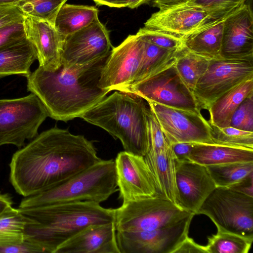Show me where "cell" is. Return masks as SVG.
<instances>
[{"instance_id":"4316f807","label":"cell","mask_w":253,"mask_h":253,"mask_svg":"<svg viewBox=\"0 0 253 253\" xmlns=\"http://www.w3.org/2000/svg\"><path fill=\"white\" fill-rule=\"evenodd\" d=\"M223 21L195 33L183 40L189 51L207 59H219Z\"/></svg>"},{"instance_id":"e0dca14e","label":"cell","mask_w":253,"mask_h":253,"mask_svg":"<svg viewBox=\"0 0 253 253\" xmlns=\"http://www.w3.org/2000/svg\"><path fill=\"white\" fill-rule=\"evenodd\" d=\"M175 168L176 205L185 211L197 214L216 186L206 166L187 160L175 161Z\"/></svg>"},{"instance_id":"7402d4cb","label":"cell","mask_w":253,"mask_h":253,"mask_svg":"<svg viewBox=\"0 0 253 253\" xmlns=\"http://www.w3.org/2000/svg\"><path fill=\"white\" fill-rule=\"evenodd\" d=\"M36 59V50L26 38L0 48V79L13 75L28 77Z\"/></svg>"},{"instance_id":"e575fe53","label":"cell","mask_w":253,"mask_h":253,"mask_svg":"<svg viewBox=\"0 0 253 253\" xmlns=\"http://www.w3.org/2000/svg\"><path fill=\"white\" fill-rule=\"evenodd\" d=\"M136 34L144 41L169 50L177 49L183 45V39L144 27L140 28Z\"/></svg>"},{"instance_id":"2e32d148","label":"cell","mask_w":253,"mask_h":253,"mask_svg":"<svg viewBox=\"0 0 253 253\" xmlns=\"http://www.w3.org/2000/svg\"><path fill=\"white\" fill-rule=\"evenodd\" d=\"M214 24L203 9L183 3L160 8L144 23V27L184 40Z\"/></svg>"},{"instance_id":"83f0119b","label":"cell","mask_w":253,"mask_h":253,"mask_svg":"<svg viewBox=\"0 0 253 253\" xmlns=\"http://www.w3.org/2000/svg\"><path fill=\"white\" fill-rule=\"evenodd\" d=\"M216 187H232L253 173V162H240L206 167Z\"/></svg>"},{"instance_id":"5b68a950","label":"cell","mask_w":253,"mask_h":253,"mask_svg":"<svg viewBox=\"0 0 253 253\" xmlns=\"http://www.w3.org/2000/svg\"><path fill=\"white\" fill-rule=\"evenodd\" d=\"M117 188L115 160H101L52 187L24 197L19 208L83 201L100 204L118 191Z\"/></svg>"},{"instance_id":"4dcf8cb0","label":"cell","mask_w":253,"mask_h":253,"mask_svg":"<svg viewBox=\"0 0 253 253\" xmlns=\"http://www.w3.org/2000/svg\"><path fill=\"white\" fill-rule=\"evenodd\" d=\"M253 238L217 229L208 238V253H248Z\"/></svg>"},{"instance_id":"7a4b0ae2","label":"cell","mask_w":253,"mask_h":253,"mask_svg":"<svg viewBox=\"0 0 253 253\" xmlns=\"http://www.w3.org/2000/svg\"><path fill=\"white\" fill-rule=\"evenodd\" d=\"M107 58L74 70L39 67L27 77V90L39 97L48 117L64 122L80 118L110 92L98 86Z\"/></svg>"},{"instance_id":"7dc6e473","label":"cell","mask_w":253,"mask_h":253,"mask_svg":"<svg viewBox=\"0 0 253 253\" xmlns=\"http://www.w3.org/2000/svg\"><path fill=\"white\" fill-rule=\"evenodd\" d=\"M26 0H0V5L17 3Z\"/></svg>"},{"instance_id":"3957f363","label":"cell","mask_w":253,"mask_h":253,"mask_svg":"<svg viewBox=\"0 0 253 253\" xmlns=\"http://www.w3.org/2000/svg\"><path fill=\"white\" fill-rule=\"evenodd\" d=\"M18 209L28 217L24 240L37 245L46 253H55L63 243L88 225L115 221V209L92 202Z\"/></svg>"},{"instance_id":"bcb514c9","label":"cell","mask_w":253,"mask_h":253,"mask_svg":"<svg viewBox=\"0 0 253 253\" xmlns=\"http://www.w3.org/2000/svg\"><path fill=\"white\" fill-rule=\"evenodd\" d=\"M152 0H129L127 7L134 9L137 8L141 5L149 3Z\"/></svg>"},{"instance_id":"30bf717a","label":"cell","mask_w":253,"mask_h":253,"mask_svg":"<svg viewBox=\"0 0 253 253\" xmlns=\"http://www.w3.org/2000/svg\"><path fill=\"white\" fill-rule=\"evenodd\" d=\"M253 79V59L210 60L193 90L200 109L208 110L217 99L242 82Z\"/></svg>"},{"instance_id":"5bb4252c","label":"cell","mask_w":253,"mask_h":253,"mask_svg":"<svg viewBox=\"0 0 253 253\" xmlns=\"http://www.w3.org/2000/svg\"><path fill=\"white\" fill-rule=\"evenodd\" d=\"M143 41L136 34L129 35L113 47L103 66L99 87L110 92L131 84L140 62Z\"/></svg>"},{"instance_id":"f1b7e54d","label":"cell","mask_w":253,"mask_h":253,"mask_svg":"<svg viewBox=\"0 0 253 253\" xmlns=\"http://www.w3.org/2000/svg\"><path fill=\"white\" fill-rule=\"evenodd\" d=\"M210 59L189 51L183 45L174 66L182 80L193 92L197 82L206 71Z\"/></svg>"},{"instance_id":"44dd1931","label":"cell","mask_w":253,"mask_h":253,"mask_svg":"<svg viewBox=\"0 0 253 253\" xmlns=\"http://www.w3.org/2000/svg\"><path fill=\"white\" fill-rule=\"evenodd\" d=\"M144 159L153 176L157 195L177 206L175 161L171 145L159 149L149 148Z\"/></svg>"},{"instance_id":"603a6c76","label":"cell","mask_w":253,"mask_h":253,"mask_svg":"<svg viewBox=\"0 0 253 253\" xmlns=\"http://www.w3.org/2000/svg\"><path fill=\"white\" fill-rule=\"evenodd\" d=\"M189 160L204 166L253 162V149L216 144L195 143Z\"/></svg>"},{"instance_id":"836d02e7","label":"cell","mask_w":253,"mask_h":253,"mask_svg":"<svg viewBox=\"0 0 253 253\" xmlns=\"http://www.w3.org/2000/svg\"><path fill=\"white\" fill-rule=\"evenodd\" d=\"M67 0H26L17 4L24 14L43 19L54 26L57 15Z\"/></svg>"},{"instance_id":"277c9868","label":"cell","mask_w":253,"mask_h":253,"mask_svg":"<svg viewBox=\"0 0 253 253\" xmlns=\"http://www.w3.org/2000/svg\"><path fill=\"white\" fill-rule=\"evenodd\" d=\"M147 105L138 95L117 90L80 118L119 139L124 151L144 157L149 148Z\"/></svg>"},{"instance_id":"d4e9b609","label":"cell","mask_w":253,"mask_h":253,"mask_svg":"<svg viewBox=\"0 0 253 253\" xmlns=\"http://www.w3.org/2000/svg\"><path fill=\"white\" fill-rule=\"evenodd\" d=\"M143 41L140 62L134 80L130 85L139 83L174 64L183 46L175 50H169Z\"/></svg>"},{"instance_id":"f546056e","label":"cell","mask_w":253,"mask_h":253,"mask_svg":"<svg viewBox=\"0 0 253 253\" xmlns=\"http://www.w3.org/2000/svg\"><path fill=\"white\" fill-rule=\"evenodd\" d=\"M28 218L18 209L7 208L0 215V246L23 242Z\"/></svg>"},{"instance_id":"484cf974","label":"cell","mask_w":253,"mask_h":253,"mask_svg":"<svg viewBox=\"0 0 253 253\" xmlns=\"http://www.w3.org/2000/svg\"><path fill=\"white\" fill-rule=\"evenodd\" d=\"M98 18L95 6L64 3L56 18L55 28L63 37L89 25Z\"/></svg>"},{"instance_id":"ee69618b","label":"cell","mask_w":253,"mask_h":253,"mask_svg":"<svg viewBox=\"0 0 253 253\" xmlns=\"http://www.w3.org/2000/svg\"><path fill=\"white\" fill-rule=\"evenodd\" d=\"M189 0H152L153 6L158 8L168 7L186 3Z\"/></svg>"},{"instance_id":"4fadbf2b","label":"cell","mask_w":253,"mask_h":253,"mask_svg":"<svg viewBox=\"0 0 253 253\" xmlns=\"http://www.w3.org/2000/svg\"><path fill=\"white\" fill-rule=\"evenodd\" d=\"M194 213L160 228L137 232L117 231L120 253H172L187 236Z\"/></svg>"},{"instance_id":"f35d334b","label":"cell","mask_w":253,"mask_h":253,"mask_svg":"<svg viewBox=\"0 0 253 253\" xmlns=\"http://www.w3.org/2000/svg\"><path fill=\"white\" fill-rule=\"evenodd\" d=\"M24 15L17 3L0 5V28L22 21Z\"/></svg>"},{"instance_id":"52a82bcc","label":"cell","mask_w":253,"mask_h":253,"mask_svg":"<svg viewBox=\"0 0 253 253\" xmlns=\"http://www.w3.org/2000/svg\"><path fill=\"white\" fill-rule=\"evenodd\" d=\"M48 117L44 106L33 93L20 98L0 99V146L18 148L38 135V129Z\"/></svg>"},{"instance_id":"d6986e66","label":"cell","mask_w":253,"mask_h":253,"mask_svg":"<svg viewBox=\"0 0 253 253\" xmlns=\"http://www.w3.org/2000/svg\"><path fill=\"white\" fill-rule=\"evenodd\" d=\"M22 23L26 38L36 50L39 67L48 71L58 69L64 37L43 19L24 14Z\"/></svg>"},{"instance_id":"ba28073f","label":"cell","mask_w":253,"mask_h":253,"mask_svg":"<svg viewBox=\"0 0 253 253\" xmlns=\"http://www.w3.org/2000/svg\"><path fill=\"white\" fill-rule=\"evenodd\" d=\"M193 213L159 195L123 203L115 209L117 231L151 230L175 223Z\"/></svg>"},{"instance_id":"9c48e42d","label":"cell","mask_w":253,"mask_h":253,"mask_svg":"<svg viewBox=\"0 0 253 253\" xmlns=\"http://www.w3.org/2000/svg\"><path fill=\"white\" fill-rule=\"evenodd\" d=\"M117 90L138 95L147 101L201 112L193 92L181 78L174 64L139 83Z\"/></svg>"},{"instance_id":"74e56055","label":"cell","mask_w":253,"mask_h":253,"mask_svg":"<svg viewBox=\"0 0 253 253\" xmlns=\"http://www.w3.org/2000/svg\"><path fill=\"white\" fill-rule=\"evenodd\" d=\"M22 21L0 28V48L26 39Z\"/></svg>"},{"instance_id":"b9f144b4","label":"cell","mask_w":253,"mask_h":253,"mask_svg":"<svg viewBox=\"0 0 253 253\" xmlns=\"http://www.w3.org/2000/svg\"><path fill=\"white\" fill-rule=\"evenodd\" d=\"M194 144L189 142H177L170 144L175 161L182 162L189 160L188 158Z\"/></svg>"},{"instance_id":"60d3db41","label":"cell","mask_w":253,"mask_h":253,"mask_svg":"<svg viewBox=\"0 0 253 253\" xmlns=\"http://www.w3.org/2000/svg\"><path fill=\"white\" fill-rule=\"evenodd\" d=\"M172 253H208L206 246L196 243L187 236L174 250Z\"/></svg>"},{"instance_id":"8992f818","label":"cell","mask_w":253,"mask_h":253,"mask_svg":"<svg viewBox=\"0 0 253 253\" xmlns=\"http://www.w3.org/2000/svg\"><path fill=\"white\" fill-rule=\"evenodd\" d=\"M198 214L208 216L218 230L253 238V196L232 188L216 187Z\"/></svg>"},{"instance_id":"7c38bea8","label":"cell","mask_w":253,"mask_h":253,"mask_svg":"<svg viewBox=\"0 0 253 253\" xmlns=\"http://www.w3.org/2000/svg\"><path fill=\"white\" fill-rule=\"evenodd\" d=\"M147 102L170 144L177 142L214 144L211 136V125L201 112L170 107L153 101Z\"/></svg>"},{"instance_id":"f6af8a7d","label":"cell","mask_w":253,"mask_h":253,"mask_svg":"<svg viewBox=\"0 0 253 253\" xmlns=\"http://www.w3.org/2000/svg\"><path fill=\"white\" fill-rule=\"evenodd\" d=\"M13 204L12 198L9 194L0 193V215Z\"/></svg>"},{"instance_id":"ab89813d","label":"cell","mask_w":253,"mask_h":253,"mask_svg":"<svg viewBox=\"0 0 253 253\" xmlns=\"http://www.w3.org/2000/svg\"><path fill=\"white\" fill-rule=\"evenodd\" d=\"M43 253L39 246L24 240L23 242L5 246H0V253Z\"/></svg>"},{"instance_id":"7bdbcfd3","label":"cell","mask_w":253,"mask_h":253,"mask_svg":"<svg viewBox=\"0 0 253 253\" xmlns=\"http://www.w3.org/2000/svg\"><path fill=\"white\" fill-rule=\"evenodd\" d=\"M98 5H105L111 7H127L129 0H92Z\"/></svg>"},{"instance_id":"d590c367","label":"cell","mask_w":253,"mask_h":253,"mask_svg":"<svg viewBox=\"0 0 253 253\" xmlns=\"http://www.w3.org/2000/svg\"><path fill=\"white\" fill-rule=\"evenodd\" d=\"M230 126L253 132V93L246 97L236 109Z\"/></svg>"},{"instance_id":"8fae6325","label":"cell","mask_w":253,"mask_h":253,"mask_svg":"<svg viewBox=\"0 0 253 253\" xmlns=\"http://www.w3.org/2000/svg\"><path fill=\"white\" fill-rule=\"evenodd\" d=\"M112 47L109 32L99 19L64 37L61 63L74 70L107 58Z\"/></svg>"},{"instance_id":"9a60e30c","label":"cell","mask_w":253,"mask_h":253,"mask_svg":"<svg viewBox=\"0 0 253 253\" xmlns=\"http://www.w3.org/2000/svg\"><path fill=\"white\" fill-rule=\"evenodd\" d=\"M115 160L119 198L123 203L157 195L154 181L143 156L125 151Z\"/></svg>"},{"instance_id":"d6a6232c","label":"cell","mask_w":253,"mask_h":253,"mask_svg":"<svg viewBox=\"0 0 253 253\" xmlns=\"http://www.w3.org/2000/svg\"><path fill=\"white\" fill-rule=\"evenodd\" d=\"M246 0H189L187 5L199 7L209 14L211 21L217 24L237 11Z\"/></svg>"},{"instance_id":"ffe728a7","label":"cell","mask_w":253,"mask_h":253,"mask_svg":"<svg viewBox=\"0 0 253 253\" xmlns=\"http://www.w3.org/2000/svg\"><path fill=\"white\" fill-rule=\"evenodd\" d=\"M115 221L91 224L60 245L55 253H120Z\"/></svg>"},{"instance_id":"6da1fadb","label":"cell","mask_w":253,"mask_h":253,"mask_svg":"<svg viewBox=\"0 0 253 253\" xmlns=\"http://www.w3.org/2000/svg\"><path fill=\"white\" fill-rule=\"evenodd\" d=\"M102 159L84 135L54 126L15 152L9 163V181L24 197L52 187Z\"/></svg>"},{"instance_id":"cb8c5ba5","label":"cell","mask_w":253,"mask_h":253,"mask_svg":"<svg viewBox=\"0 0 253 253\" xmlns=\"http://www.w3.org/2000/svg\"><path fill=\"white\" fill-rule=\"evenodd\" d=\"M253 93V79L244 81L223 94L210 106V124L229 126L232 117L241 102Z\"/></svg>"},{"instance_id":"ac0fdd59","label":"cell","mask_w":253,"mask_h":253,"mask_svg":"<svg viewBox=\"0 0 253 253\" xmlns=\"http://www.w3.org/2000/svg\"><path fill=\"white\" fill-rule=\"evenodd\" d=\"M220 58L228 60L253 59V17L246 3L223 21Z\"/></svg>"},{"instance_id":"8d00e7d4","label":"cell","mask_w":253,"mask_h":253,"mask_svg":"<svg viewBox=\"0 0 253 253\" xmlns=\"http://www.w3.org/2000/svg\"><path fill=\"white\" fill-rule=\"evenodd\" d=\"M145 113L148 131L149 148L159 149L170 144L167 140L160 124L148 102Z\"/></svg>"},{"instance_id":"1f68e13d","label":"cell","mask_w":253,"mask_h":253,"mask_svg":"<svg viewBox=\"0 0 253 253\" xmlns=\"http://www.w3.org/2000/svg\"><path fill=\"white\" fill-rule=\"evenodd\" d=\"M210 125L211 139L214 144L253 149V132L231 126L219 127Z\"/></svg>"}]
</instances>
